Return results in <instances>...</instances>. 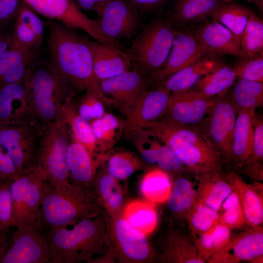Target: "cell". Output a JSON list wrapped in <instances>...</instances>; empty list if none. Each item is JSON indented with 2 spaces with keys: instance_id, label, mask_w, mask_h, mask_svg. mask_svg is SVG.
<instances>
[{
  "instance_id": "obj_1",
  "label": "cell",
  "mask_w": 263,
  "mask_h": 263,
  "mask_svg": "<svg viewBox=\"0 0 263 263\" xmlns=\"http://www.w3.org/2000/svg\"><path fill=\"white\" fill-rule=\"evenodd\" d=\"M47 25L51 64L76 93L90 91L105 105H113V101L101 89L100 81L95 74L92 54L86 42V36L57 21H48Z\"/></svg>"
},
{
  "instance_id": "obj_2",
  "label": "cell",
  "mask_w": 263,
  "mask_h": 263,
  "mask_svg": "<svg viewBox=\"0 0 263 263\" xmlns=\"http://www.w3.org/2000/svg\"><path fill=\"white\" fill-rule=\"evenodd\" d=\"M101 212L97 216L82 219L71 229L67 227L48 232L52 263H94L111 261L107 243V226Z\"/></svg>"
},
{
  "instance_id": "obj_3",
  "label": "cell",
  "mask_w": 263,
  "mask_h": 263,
  "mask_svg": "<svg viewBox=\"0 0 263 263\" xmlns=\"http://www.w3.org/2000/svg\"><path fill=\"white\" fill-rule=\"evenodd\" d=\"M143 129L168 146L188 172L195 175L223 168L218 153L193 126L182 125L164 116Z\"/></svg>"
},
{
  "instance_id": "obj_4",
  "label": "cell",
  "mask_w": 263,
  "mask_h": 263,
  "mask_svg": "<svg viewBox=\"0 0 263 263\" xmlns=\"http://www.w3.org/2000/svg\"><path fill=\"white\" fill-rule=\"evenodd\" d=\"M27 86L32 121L42 130L56 119L69 97L76 93L47 60L31 65Z\"/></svg>"
},
{
  "instance_id": "obj_5",
  "label": "cell",
  "mask_w": 263,
  "mask_h": 263,
  "mask_svg": "<svg viewBox=\"0 0 263 263\" xmlns=\"http://www.w3.org/2000/svg\"><path fill=\"white\" fill-rule=\"evenodd\" d=\"M103 209L92 192L74 187L56 188L48 183L40 214L42 228L48 232L97 216Z\"/></svg>"
},
{
  "instance_id": "obj_6",
  "label": "cell",
  "mask_w": 263,
  "mask_h": 263,
  "mask_svg": "<svg viewBox=\"0 0 263 263\" xmlns=\"http://www.w3.org/2000/svg\"><path fill=\"white\" fill-rule=\"evenodd\" d=\"M177 30L166 19H157L144 26L132 40L126 53L132 63L146 77L165 64Z\"/></svg>"
},
{
  "instance_id": "obj_7",
  "label": "cell",
  "mask_w": 263,
  "mask_h": 263,
  "mask_svg": "<svg viewBox=\"0 0 263 263\" xmlns=\"http://www.w3.org/2000/svg\"><path fill=\"white\" fill-rule=\"evenodd\" d=\"M70 136L59 114L43 131L35 170L40 178L56 188L70 187L68 150Z\"/></svg>"
},
{
  "instance_id": "obj_8",
  "label": "cell",
  "mask_w": 263,
  "mask_h": 263,
  "mask_svg": "<svg viewBox=\"0 0 263 263\" xmlns=\"http://www.w3.org/2000/svg\"><path fill=\"white\" fill-rule=\"evenodd\" d=\"M107 243L113 261L123 263H150L155 254L146 234L130 224L121 215L108 216L103 211Z\"/></svg>"
},
{
  "instance_id": "obj_9",
  "label": "cell",
  "mask_w": 263,
  "mask_h": 263,
  "mask_svg": "<svg viewBox=\"0 0 263 263\" xmlns=\"http://www.w3.org/2000/svg\"><path fill=\"white\" fill-rule=\"evenodd\" d=\"M47 184L36 170L21 175L10 184L11 226L17 229H42L41 207Z\"/></svg>"
},
{
  "instance_id": "obj_10",
  "label": "cell",
  "mask_w": 263,
  "mask_h": 263,
  "mask_svg": "<svg viewBox=\"0 0 263 263\" xmlns=\"http://www.w3.org/2000/svg\"><path fill=\"white\" fill-rule=\"evenodd\" d=\"M238 111L228 93L218 95L206 116L192 125L209 141L221 157L223 165L232 169L233 136Z\"/></svg>"
},
{
  "instance_id": "obj_11",
  "label": "cell",
  "mask_w": 263,
  "mask_h": 263,
  "mask_svg": "<svg viewBox=\"0 0 263 263\" xmlns=\"http://www.w3.org/2000/svg\"><path fill=\"white\" fill-rule=\"evenodd\" d=\"M43 131L32 121L0 125V146L21 175L35 170Z\"/></svg>"
},
{
  "instance_id": "obj_12",
  "label": "cell",
  "mask_w": 263,
  "mask_h": 263,
  "mask_svg": "<svg viewBox=\"0 0 263 263\" xmlns=\"http://www.w3.org/2000/svg\"><path fill=\"white\" fill-rule=\"evenodd\" d=\"M38 14L74 29L82 30L96 41L120 48L118 41L104 34L95 20L82 12L74 0H20Z\"/></svg>"
},
{
  "instance_id": "obj_13",
  "label": "cell",
  "mask_w": 263,
  "mask_h": 263,
  "mask_svg": "<svg viewBox=\"0 0 263 263\" xmlns=\"http://www.w3.org/2000/svg\"><path fill=\"white\" fill-rule=\"evenodd\" d=\"M38 228L17 229L9 235L0 263H50L51 252L47 235Z\"/></svg>"
},
{
  "instance_id": "obj_14",
  "label": "cell",
  "mask_w": 263,
  "mask_h": 263,
  "mask_svg": "<svg viewBox=\"0 0 263 263\" xmlns=\"http://www.w3.org/2000/svg\"><path fill=\"white\" fill-rule=\"evenodd\" d=\"M171 92L157 84L151 90H147L140 98L123 114L125 116L123 136L129 140L134 132L148 124L157 121L165 115Z\"/></svg>"
},
{
  "instance_id": "obj_15",
  "label": "cell",
  "mask_w": 263,
  "mask_h": 263,
  "mask_svg": "<svg viewBox=\"0 0 263 263\" xmlns=\"http://www.w3.org/2000/svg\"><path fill=\"white\" fill-rule=\"evenodd\" d=\"M98 16L100 29L116 41L131 39L142 27L138 9L129 0H111Z\"/></svg>"
},
{
  "instance_id": "obj_16",
  "label": "cell",
  "mask_w": 263,
  "mask_h": 263,
  "mask_svg": "<svg viewBox=\"0 0 263 263\" xmlns=\"http://www.w3.org/2000/svg\"><path fill=\"white\" fill-rule=\"evenodd\" d=\"M222 249L211 255L208 263H238L244 261L263 263V226H248Z\"/></svg>"
},
{
  "instance_id": "obj_17",
  "label": "cell",
  "mask_w": 263,
  "mask_h": 263,
  "mask_svg": "<svg viewBox=\"0 0 263 263\" xmlns=\"http://www.w3.org/2000/svg\"><path fill=\"white\" fill-rule=\"evenodd\" d=\"M218 97L207 96L192 90L171 92L165 117L182 125L197 124L208 114Z\"/></svg>"
},
{
  "instance_id": "obj_18",
  "label": "cell",
  "mask_w": 263,
  "mask_h": 263,
  "mask_svg": "<svg viewBox=\"0 0 263 263\" xmlns=\"http://www.w3.org/2000/svg\"><path fill=\"white\" fill-rule=\"evenodd\" d=\"M148 84V77L132 66L121 74L101 80L100 87L113 101V105L124 114L147 90Z\"/></svg>"
},
{
  "instance_id": "obj_19",
  "label": "cell",
  "mask_w": 263,
  "mask_h": 263,
  "mask_svg": "<svg viewBox=\"0 0 263 263\" xmlns=\"http://www.w3.org/2000/svg\"><path fill=\"white\" fill-rule=\"evenodd\" d=\"M206 54L192 31L177 30L165 64L148 77L149 84L162 81Z\"/></svg>"
},
{
  "instance_id": "obj_20",
  "label": "cell",
  "mask_w": 263,
  "mask_h": 263,
  "mask_svg": "<svg viewBox=\"0 0 263 263\" xmlns=\"http://www.w3.org/2000/svg\"><path fill=\"white\" fill-rule=\"evenodd\" d=\"M131 140L147 164H156L157 167L170 176H177L187 172L183 164L170 149L146 129L134 132Z\"/></svg>"
},
{
  "instance_id": "obj_21",
  "label": "cell",
  "mask_w": 263,
  "mask_h": 263,
  "mask_svg": "<svg viewBox=\"0 0 263 263\" xmlns=\"http://www.w3.org/2000/svg\"><path fill=\"white\" fill-rule=\"evenodd\" d=\"M192 32L207 54L228 55L240 58L245 56L237 37L218 22H205Z\"/></svg>"
},
{
  "instance_id": "obj_22",
  "label": "cell",
  "mask_w": 263,
  "mask_h": 263,
  "mask_svg": "<svg viewBox=\"0 0 263 263\" xmlns=\"http://www.w3.org/2000/svg\"><path fill=\"white\" fill-rule=\"evenodd\" d=\"M28 72L20 81L0 88V125L32 121L27 86Z\"/></svg>"
},
{
  "instance_id": "obj_23",
  "label": "cell",
  "mask_w": 263,
  "mask_h": 263,
  "mask_svg": "<svg viewBox=\"0 0 263 263\" xmlns=\"http://www.w3.org/2000/svg\"><path fill=\"white\" fill-rule=\"evenodd\" d=\"M225 179L236 192L249 226H262L263 223V184L246 183L235 170L225 171Z\"/></svg>"
},
{
  "instance_id": "obj_24",
  "label": "cell",
  "mask_w": 263,
  "mask_h": 263,
  "mask_svg": "<svg viewBox=\"0 0 263 263\" xmlns=\"http://www.w3.org/2000/svg\"><path fill=\"white\" fill-rule=\"evenodd\" d=\"M85 40L92 54L95 74L100 81L121 74L132 67L128 55L122 50L92 41L87 37Z\"/></svg>"
},
{
  "instance_id": "obj_25",
  "label": "cell",
  "mask_w": 263,
  "mask_h": 263,
  "mask_svg": "<svg viewBox=\"0 0 263 263\" xmlns=\"http://www.w3.org/2000/svg\"><path fill=\"white\" fill-rule=\"evenodd\" d=\"M225 65L218 55L206 54L157 84L171 92L190 90L203 77Z\"/></svg>"
},
{
  "instance_id": "obj_26",
  "label": "cell",
  "mask_w": 263,
  "mask_h": 263,
  "mask_svg": "<svg viewBox=\"0 0 263 263\" xmlns=\"http://www.w3.org/2000/svg\"><path fill=\"white\" fill-rule=\"evenodd\" d=\"M69 181L74 187L92 191L99 165L82 144L71 140L68 150Z\"/></svg>"
},
{
  "instance_id": "obj_27",
  "label": "cell",
  "mask_w": 263,
  "mask_h": 263,
  "mask_svg": "<svg viewBox=\"0 0 263 263\" xmlns=\"http://www.w3.org/2000/svg\"><path fill=\"white\" fill-rule=\"evenodd\" d=\"M75 93H74L69 97L59 114L67 125L70 139L83 145L100 166L103 161V157L90 123L82 118L76 111L74 102Z\"/></svg>"
},
{
  "instance_id": "obj_28",
  "label": "cell",
  "mask_w": 263,
  "mask_h": 263,
  "mask_svg": "<svg viewBox=\"0 0 263 263\" xmlns=\"http://www.w3.org/2000/svg\"><path fill=\"white\" fill-rule=\"evenodd\" d=\"M92 191L108 216L115 217L121 214L125 205L124 192L119 180L108 173L102 164L97 169Z\"/></svg>"
},
{
  "instance_id": "obj_29",
  "label": "cell",
  "mask_w": 263,
  "mask_h": 263,
  "mask_svg": "<svg viewBox=\"0 0 263 263\" xmlns=\"http://www.w3.org/2000/svg\"><path fill=\"white\" fill-rule=\"evenodd\" d=\"M194 177L198 181L196 202L218 211L233 191L225 178L223 168L195 175Z\"/></svg>"
},
{
  "instance_id": "obj_30",
  "label": "cell",
  "mask_w": 263,
  "mask_h": 263,
  "mask_svg": "<svg viewBox=\"0 0 263 263\" xmlns=\"http://www.w3.org/2000/svg\"><path fill=\"white\" fill-rule=\"evenodd\" d=\"M160 261L169 263H205L189 234L176 228L166 235L161 247Z\"/></svg>"
},
{
  "instance_id": "obj_31",
  "label": "cell",
  "mask_w": 263,
  "mask_h": 263,
  "mask_svg": "<svg viewBox=\"0 0 263 263\" xmlns=\"http://www.w3.org/2000/svg\"><path fill=\"white\" fill-rule=\"evenodd\" d=\"M255 110L238 111L232 143V169L235 170L250 156L253 141V117Z\"/></svg>"
},
{
  "instance_id": "obj_32",
  "label": "cell",
  "mask_w": 263,
  "mask_h": 263,
  "mask_svg": "<svg viewBox=\"0 0 263 263\" xmlns=\"http://www.w3.org/2000/svg\"><path fill=\"white\" fill-rule=\"evenodd\" d=\"M224 2L221 0H178L167 18L173 25L202 22L211 17Z\"/></svg>"
},
{
  "instance_id": "obj_33",
  "label": "cell",
  "mask_w": 263,
  "mask_h": 263,
  "mask_svg": "<svg viewBox=\"0 0 263 263\" xmlns=\"http://www.w3.org/2000/svg\"><path fill=\"white\" fill-rule=\"evenodd\" d=\"M166 201L167 209L172 216L177 219H186L196 203V189L188 178L178 176Z\"/></svg>"
},
{
  "instance_id": "obj_34",
  "label": "cell",
  "mask_w": 263,
  "mask_h": 263,
  "mask_svg": "<svg viewBox=\"0 0 263 263\" xmlns=\"http://www.w3.org/2000/svg\"><path fill=\"white\" fill-rule=\"evenodd\" d=\"M103 157L123 135L125 121L110 113H105L99 118L89 122Z\"/></svg>"
},
{
  "instance_id": "obj_35",
  "label": "cell",
  "mask_w": 263,
  "mask_h": 263,
  "mask_svg": "<svg viewBox=\"0 0 263 263\" xmlns=\"http://www.w3.org/2000/svg\"><path fill=\"white\" fill-rule=\"evenodd\" d=\"M130 151H112L111 150L105 154L101 164L112 176L119 181L125 180L145 168L146 163Z\"/></svg>"
},
{
  "instance_id": "obj_36",
  "label": "cell",
  "mask_w": 263,
  "mask_h": 263,
  "mask_svg": "<svg viewBox=\"0 0 263 263\" xmlns=\"http://www.w3.org/2000/svg\"><path fill=\"white\" fill-rule=\"evenodd\" d=\"M122 216L132 226L146 235L156 226L157 215L153 204L145 201L134 200L125 204Z\"/></svg>"
},
{
  "instance_id": "obj_37",
  "label": "cell",
  "mask_w": 263,
  "mask_h": 263,
  "mask_svg": "<svg viewBox=\"0 0 263 263\" xmlns=\"http://www.w3.org/2000/svg\"><path fill=\"white\" fill-rule=\"evenodd\" d=\"M253 141L251 154L235 170L256 181L263 180V120L255 113L253 117Z\"/></svg>"
},
{
  "instance_id": "obj_38",
  "label": "cell",
  "mask_w": 263,
  "mask_h": 263,
  "mask_svg": "<svg viewBox=\"0 0 263 263\" xmlns=\"http://www.w3.org/2000/svg\"><path fill=\"white\" fill-rule=\"evenodd\" d=\"M171 176L158 167L145 172L140 183L143 196L152 204L162 203L167 199L172 188Z\"/></svg>"
},
{
  "instance_id": "obj_39",
  "label": "cell",
  "mask_w": 263,
  "mask_h": 263,
  "mask_svg": "<svg viewBox=\"0 0 263 263\" xmlns=\"http://www.w3.org/2000/svg\"><path fill=\"white\" fill-rule=\"evenodd\" d=\"M251 11L239 4L225 1L215 10L211 18L228 29L240 41Z\"/></svg>"
},
{
  "instance_id": "obj_40",
  "label": "cell",
  "mask_w": 263,
  "mask_h": 263,
  "mask_svg": "<svg viewBox=\"0 0 263 263\" xmlns=\"http://www.w3.org/2000/svg\"><path fill=\"white\" fill-rule=\"evenodd\" d=\"M237 76L233 68L225 65L200 79L191 89L207 96L223 94L235 83Z\"/></svg>"
},
{
  "instance_id": "obj_41",
  "label": "cell",
  "mask_w": 263,
  "mask_h": 263,
  "mask_svg": "<svg viewBox=\"0 0 263 263\" xmlns=\"http://www.w3.org/2000/svg\"><path fill=\"white\" fill-rule=\"evenodd\" d=\"M229 95L237 111L263 106V83L239 78Z\"/></svg>"
},
{
  "instance_id": "obj_42",
  "label": "cell",
  "mask_w": 263,
  "mask_h": 263,
  "mask_svg": "<svg viewBox=\"0 0 263 263\" xmlns=\"http://www.w3.org/2000/svg\"><path fill=\"white\" fill-rule=\"evenodd\" d=\"M232 230L218 223L208 230L192 239L200 256L206 263L211 255L228 243L232 237Z\"/></svg>"
},
{
  "instance_id": "obj_43",
  "label": "cell",
  "mask_w": 263,
  "mask_h": 263,
  "mask_svg": "<svg viewBox=\"0 0 263 263\" xmlns=\"http://www.w3.org/2000/svg\"><path fill=\"white\" fill-rule=\"evenodd\" d=\"M240 44L245 57L263 54V19L252 10L241 35Z\"/></svg>"
},
{
  "instance_id": "obj_44",
  "label": "cell",
  "mask_w": 263,
  "mask_h": 263,
  "mask_svg": "<svg viewBox=\"0 0 263 263\" xmlns=\"http://www.w3.org/2000/svg\"><path fill=\"white\" fill-rule=\"evenodd\" d=\"M186 220L189 234L193 239L220 223V214L218 211L196 202L188 212Z\"/></svg>"
},
{
  "instance_id": "obj_45",
  "label": "cell",
  "mask_w": 263,
  "mask_h": 263,
  "mask_svg": "<svg viewBox=\"0 0 263 263\" xmlns=\"http://www.w3.org/2000/svg\"><path fill=\"white\" fill-rule=\"evenodd\" d=\"M220 223L231 230L249 226L236 192L233 190L225 200L219 211Z\"/></svg>"
},
{
  "instance_id": "obj_46",
  "label": "cell",
  "mask_w": 263,
  "mask_h": 263,
  "mask_svg": "<svg viewBox=\"0 0 263 263\" xmlns=\"http://www.w3.org/2000/svg\"><path fill=\"white\" fill-rule=\"evenodd\" d=\"M84 92V94L78 98H76L75 94L74 97L77 113L88 122L103 116L106 113L103 101L93 92Z\"/></svg>"
},
{
  "instance_id": "obj_47",
  "label": "cell",
  "mask_w": 263,
  "mask_h": 263,
  "mask_svg": "<svg viewBox=\"0 0 263 263\" xmlns=\"http://www.w3.org/2000/svg\"><path fill=\"white\" fill-rule=\"evenodd\" d=\"M37 53L20 45L12 38L9 48L0 58V83L17 64L27 59L35 60Z\"/></svg>"
},
{
  "instance_id": "obj_48",
  "label": "cell",
  "mask_w": 263,
  "mask_h": 263,
  "mask_svg": "<svg viewBox=\"0 0 263 263\" xmlns=\"http://www.w3.org/2000/svg\"><path fill=\"white\" fill-rule=\"evenodd\" d=\"M233 69L239 78L263 83V54L240 57Z\"/></svg>"
},
{
  "instance_id": "obj_49",
  "label": "cell",
  "mask_w": 263,
  "mask_h": 263,
  "mask_svg": "<svg viewBox=\"0 0 263 263\" xmlns=\"http://www.w3.org/2000/svg\"><path fill=\"white\" fill-rule=\"evenodd\" d=\"M15 20L26 25L34 33L40 42L44 36L43 22L38 14L28 5L20 1Z\"/></svg>"
},
{
  "instance_id": "obj_50",
  "label": "cell",
  "mask_w": 263,
  "mask_h": 263,
  "mask_svg": "<svg viewBox=\"0 0 263 263\" xmlns=\"http://www.w3.org/2000/svg\"><path fill=\"white\" fill-rule=\"evenodd\" d=\"M12 39L22 47L36 52L42 43L28 26L16 20H15Z\"/></svg>"
},
{
  "instance_id": "obj_51",
  "label": "cell",
  "mask_w": 263,
  "mask_h": 263,
  "mask_svg": "<svg viewBox=\"0 0 263 263\" xmlns=\"http://www.w3.org/2000/svg\"><path fill=\"white\" fill-rule=\"evenodd\" d=\"M9 184L0 186V231L11 226V198Z\"/></svg>"
},
{
  "instance_id": "obj_52",
  "label": "cell",
  "mask_w": 263,
  "mask_h": 263,
  "mask_svg": "<svg viewBox=\"0 0 263 263\" xmlns=\"http://www.w3.org/2000/svg\"><path fill=\"white\" fill-rule=\"evenodd\" d=\"M20 176L11 158L0 146V186L11 183Z\"/></svg>"
},
{
  "instance_id": "obj_53",
  "label": "cell",
  "mask_w": 263,
  "mask_h": 263,
  "mask_svg": "<svg viewBox=\"0 0 263 263\" xmlns=\"http://www.w3.org/2000/svg\"><path fill=\"white\" fill-rule=\"evenodd\" d=\"M20 0H0V29L15 19Z\"/></svg>"
},
{
  "instance_id": "obj_54",
  "label": "cell",
  "mask_w": 263,
  "mask_h": 263,
  "mask_svg": "<svg viewBox=\"0 0 263 263\" xmlns=\"http://www.w3.org/2000/svg\"><path fill=\"white\" fill-rule=\"evenodd\" d=\"M81 9L95 13L99 16L111 0H74Z\"/></svg>"
},
{
  "instance_id": "obj_55",
  "label": "cell",
  "mask_w": 263,
  "mask_h": 263,
  "mask_svg": "<svg viewBox=\"0 0 263 263\" xmlns=\"http://www.w3.org/2000/svg\"><path fill=\"white\" fill-rule=\"evenodd\" d=\"M136 8L148 10L163 3L166 0H129Z\"/></svg>"
},
{
  "instance_id": "obj_56",
  "label": "cell",
  "mask_w": 263,
  "mask_h": 263,
  "mask_svg": "<svg viewBox=\"0 0 263 263\" xmlns=\"http://www.w3.org/2000/svg\"><path fill=\"white\" fill-rule=\"evenodd\" d=\"M12 33L0 32V58L9 48L12 40Z\"/></svg>"
},
{
  "instance_id": "obj_57",
  "label": "cell",
  "mask_w": 263,
  "mask_h": 263,
  "mask_svg": "<svg viewBox=\"0 0 263 263\" xmlns=\"http://www.w3.org/2000/svg\"><path fill=\"white\" fill-rule=\"evenodd\" d=\"M8 229L0 231V258L2 253L6 241L10 235L8 232Z\"/></svg>"
},
{
  "instance_id": "obj_58",
  "label": "cell",
  "mask_w": 263,
  "mask_h": 263,
  "mask_svg": "<svg viewBox=\"0 0 263 263\" xmlns=\"http://www.w3.org/2000/svg\"><path fill=\"white\" fill-rule=\"evenodd\" d=\"M252 2H253L258 8V9L261 11L263 12V0H251Z\"/></svg>"
},
{
  "instance_id": "obj_59",
  "label": "cell",
  "mask_w": 263,
  "mask_h": 263,
  "mask_svg": "<svg viewBox=\"0 0 263 263\" xmlns=\"http://www.w3.org/2000/svg\"><path fill=\"white\" fill-rule=\"evenodd\" d=\"M222 1H230L231 0H221ZM245 0L248 2H250V3H252L251 0Z\"/></svg>"
},
{
  "instance_id": "obj_60",
  "label": "cell",
  "mask_w": 263,
  "mask_h": 263,
  "mask_svg": "<svg viewBox=\"0 0 263 263\" xmlns=\"http://www.w3.org/2000/svg\"><path fill=\"white\" fill-rule=\"evenodd\" d=\"M0 31H1V30L0 29Z\"/></svg>"
}]
</instances>
